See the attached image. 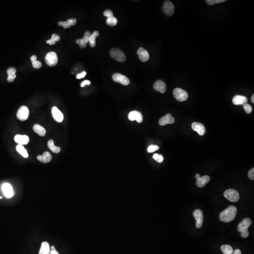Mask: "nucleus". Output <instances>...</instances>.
I'll return each instance as SVG.
<instances>
[{
  "instance_id": "obj_1",
  "label": "nucleus",
  "mask_w": 254,
  "mask_h": 254,
  "mask_svg": "<svg viewBox=\"0 0 254 254\" xmlns=\"http://www.w3.org/2000/svg\"><path fill=\"white\" fill-rule=\"evenodd\" d=\"M237 212L236 207L231 206L221 213L219 216L220 220L226 223L231 222L235 218Z\"/></svg>"
},
{
  "instance_id": "obj_2",
  "label": "nucleus",
  "mask_w": 254,
  "mask_h": 254,
  "mask_svg": "<svg viewBox=\"0 0 254 254\" xmlns=\"http://www.w3.org/2000/svg\"><path fill=\"white\" fill-rule=\"evenodd\" d=\"M252 221L248 218H246L241 222L238 227V231L241 233V236L243 238H246L249 235L248 227L251 225Z\"/></svg>"
},
{
  "instance_id": "obj_3",
  "label": "nucleus",
  "mask_w": 254,
  "mask_h": 254,
  "mask_svg": "<svg viewBox=\"0 0 254 254\" xmlns=\"http://www.w3.org/2000/svg\"><path fill=\"white\" fill-rule=\"evenodd\" d=\"M110 54L114 60L123 62L126 60V56L122 51L116 48H113L110 51Z\"/></svg>"
},
{
  "instance_id": "obj_4",
  "label": "nucleus",
  "mask_w": 254,
  "mask_h": 254,
  "mask_svg": "<svg viewBox=\"0 0 254 254\" xmlns=\"http://www.w3.org/2000/svg\"><path fill=\"white\" fill-rule=\"evenodd\" d=\"M224 196L231 202H235L238 201L239 195L238 192L234 189H228L224 193Z\"/></svg>"
},
{
  "instance_id": "obj_5",
  "label": "nucleus",
  "mask_w": 254,
  "mask_h": 254,
  "mask_svg": "<svg viewBox=\"0 0 254 254\" xmlns=\"http://www.w3.org/2000/svg\"><path fill=\"white\" fill-rule=\"evenodd\" d=\"M45 62L50 67L56 65L58 62V57L56 53L54 51L49 52L45 56Z\"/></svg>"
},
{
  "instance_id": "obj_6",
  "label": "nucleus",
  "mask_w": 254,
  "mask_h": 254,
  "mask_svg": "<svg viewBox=\"0 0 254 254\" xmlns=\"http://www.w3.org/2000/svg\"><path fill=\"white\" fill-rule=\"evenodd\" d=\"M173 95L177 100L180 102L184 101L187 99V93L185 90L180 88H176L173 90Z\"/></svg>"
},
{
  "instance_id": "obj_7",
  "label": "nucleus",
  "mask_w": 254,
  "mask_h": 254,
  "mask_svg": "<svg viewBox=\"0 0 254 254\" xmlns=\"http://www.w3.org/2000/svg\"><path fill=\"white\" fill-rule=\"evenodd\" d=\"M163 10L166 15L170 17L175 12V6L170 1H165L163 4Z\"/></svg>"
},
{
  "instance_id": "obj_8",
  "label": "nucleus",
  "mask_w": 254,
  "mask_h": 254,
  "mask_svg": "<svg viewBox=\"0 0 254 254\" xmlns=\"http://www.w3.org/2000/svg\"><path fill=\"white\" fill-rule=\"evenodd\" d=\"M29 115V111L26 106H21L17 113V118L21 121H26Z\"/></svg>"
},
{
  "instance_id": "obj_9",
  "label": "nucleus",
  "mask_w": 254,
  "mask_h": 254,
  "mask_svg": "<svg viewBox=\"0 0 254 254\" xmlns=\"http://www.w3.org/2000/svg\"><path fill=\"white\" fill-rule=\"evenodd\" d=\"M112 78L113 81L120 83L123 85H128L130 84V81L129 78L121 73H115L113 75Z\"/></svg>"
},
{
  "instance_id": "obj_10",
  "label": "nucleus",
  "mask_w": 254,
  "mask_h": 254,
  "mask_svg": "<svg viewBox=\"0 0 254 254\" xmlns=\"http://www.w3.org/2000/svg\"><path fill=\"white\" fill-rule=\"evenodd\" d=\"M91 35V32L89 31H87L85 33L83 37L81 39H77L76 41V43L79 44L80 47L83 49L86 47L87 43L89 42V37Z\"/></svg>"
},
{
  "instance_id": "obj_11",
  "label": "nucleus",
  "mask_w": 254,
  "mask_h": 254,
  "mask_svg": "<svg viewBox=\"0 0 254 254\" xmlns=\"http://www.w3.org/2000/svg\"><path fill=\"white\" fill-rule=\"evenodd\" d=\"M1 189L5 196L7 198H10L13 196V189L12 187L9 183H4L2 184Z\"/></svg>"
},
{
  "instance_id": "obj_12",
  "label": "nucleus",
  "mask_w": 254,
  "mask_h": 254,
  "mask_svg": "<svg viewBox=\"0 0 254 254\" xmlns=\"http://www.w3.org/2000/svg\"><path fill=\"white\" fill-rule=\"evenodd\" d=\"M193 214L196 221V227L198 228H201L203 224V214L202 211L200 209H196L194 210Z\"/></svg>"
},
{
  "instance_id": "obj_13",
  "label": "nucleus",
  "mask_w": 254,
  "mask_h": 254,
  "mask_svg": "<svg viewBox=\"0 0 254 254\" xmlns=\"http://www.w3.org/2000/svg\"><path fill=\"white\" fill-rule=\"evenodd\" d=\"M128 117L130 121L136 120L138 123H141L143 121L142 114L139 111H133L130 112Z\"/></svg>"
},
{
  "instance_id": "obj_14",
  "label": "nucleus",
  "mask_w": 254,
  "mask_h": 254,
  "mask_svg": "<svg viewBox=\"0 0 254 254\" xmlns=\"http://www.w3.org/2000/svg\"><path fill=\"white\" fill-rule=\"evenodd\" d=\"M52 116L56 122H62L64 120V115L62 112L56 106H54L51 110Z\"/></svg>"
},
{
  "instance_id": "obj_15",
  "label": "nucleus",
  "mask_w": 254,
  "mask_h": 254,
  "mask_svg": "<svg viewBox=\"0 0 254 254\" xmlns=\"http://www.w3.org/2000/svg\"><path fill=\"white\" fill-rule=\"evenodd\" d=\"M137 54L139 57V59L142 62H146L150 58V55L148 51L142 47L139 48L137 51Z\"/></svg>"
},
{
  "instance_id": "obj_16",
  "label": "nucleus",
  "mask_w": 254,
  "mask_h": 254,
  "mask_svg": "<svg viewBox=\"0 0 254 254\" xmlns=\"http://www.w3.org/2000/svg\"><path fill=\"white\" fill-rule=\"evenodd\" d=\"M154 89L157 91L160 92L161 93H164L166 92L167 86L166 83L160 80L156 81L154 84Z\"/></svg>"
},
{
  "instance_id": "obj_17",
  "label": "nucleus",
  "mask_w": 254,
  "mask_h": 254,
  "mask_svg": "<svg viewBox=\"0 0 254 254\" xmlns=\"http://www.w3.org/2000/svg\"><path fill=\"white\" fill-rule=\"evenodd\" d=\"M192 128L194 131H196L199 135H204L205 133V128L204 126L201 123L197 122H193L192 124Z\"/></svg>"
},
{
  "instance_id": "obj_18",
  "label": "nucleus",
  "mask_w": 254,
  "mask_h": 254,
  "mask_svg": "<svg viewBox=\"0 0 254 254\" xmlns=\"http://www.w3.org/2000/svg\"><path fill=\"white\" fill-rule=\"evenodd\" d=\"M175 122V119L171 116V115L169 113L166 114L164 116L160 119L159 121V124L160 125L164 126L167 124H173Z\"/></svg>"
},
{
  "instance_id": "obj_19",
  "label": "nucleus",
  "mask_w": 254,
  "mask_h": 254,
  "mask_svg": "<svg viewBox=\"0 0 254 254\" xmlns=\"http://www.w3.org/2000/svg\"><path fill=\"white\" fill-rule=\"evenodd\" d=\"M14 140L19 145H26L29 142V138L26 135H17L14 138Z\"/></svg>"
},
{
  "instance_id": "obj_20",
  "label": "nucleus",
  "mask_w": 254,
  "mask_h": 254,
  "mask_svg": "<svg viewBox=\"0 0 254 254\" xmlns=\"http://www.w3.org/2000/svg\"><path fill=\"white\" fill-rule=\"evenodd\" d=\"M247 98L241 95H236L233 98V103L235 105H244L247 103Z\"/></svg>"
},
{
  "instance_id": "obj_21",
  "label": "nucleus",
  "mask_w": 254,
  "mask_h": 254,
  "mask_svg": "<svg viewBox=\"0 0 254 254\" xmlns=\"http://www.w3.org/2000/svg\"><path fill=\"white\" fill-rule=\"evenodd\" d=\"M77 23V20L75 18H71L68 19L65 22L59 21L58 23L59 26H62L64 29L67 28H70L72 26H75Z\"/></svg>"
},
{
  "instance_id": "obj_22",
  "label": "nucleus",
  "mask_w": 254,
  "mask_h": 254,
  "mask_svg": "<svg viewBox=\"0 0 254 254\" xmlns=\"http://www.w3.org/2000/svg\"><path fill=\"white\" fill-rule=\"evenodd\" d=\"M38 160L44 163H47L52 160V156L48 152H46L42 155H38L37 157Z\"/></svg>"
},
{
  "instance_id": "obj_23",
  "label": "nucleus",
  "mask_w": 254,
  "mask_h": 254,
  "mask_svg": "<svg viewBox=\"0 0 254 254\" xmlns=\"http://www.w3.org/2000/svg\"><path fill=\"white\" fill-rule=\"evenodd\" d=\"M210 178L209 176H204L202 177H200L197 180L196 184L199 187L202 188L207 183L210 181Z\"/></svg>"
},
{
  "instance_id": "obj_24",
  "label": "nucleus",
  "mask_w": 254,
  "mask_h": 254,
  "mask_svg": "<svg viewBox=\"0 0 254 254\" xmlns=\"http://www.w3.org/2000/svg\"><path fill=\"white\" fill-rule=\"evenodd\" d=\"M17 72L16 68L14 67H10L7 70L8 77L7 81L9 83H12L14 81L16 77V73Z\"/></svg>"
},
{
  "instance_id": "obj_25",
  "label": "nucleus",
  "mask_w": 254,
  "mask_h": 254,
  "mask_svg": "<svg viewBox=\"0 0 254 254\" xmlns=\"http://www.w3.org/2000/svg\"><path fill=\"white\" fill-rule=\"evenodd\" d=\"M50 250L49 243L46 242H43L41 245L39 254H50Z\"/></svg>"
},
{
  "instance_id": "obj_26",
  "label": "nucleus",
  "mask_w": 254,
  "mask_h": 254,
  "mask_svg": "<svg viewBox=\"0 0 254 254\" xmlns=\"http://www.w3.org/2000/svg\"><path fill=\"white\" fill-rule=\"evenodd\" d=\"M33 130L35 133L42 137L45 136L46 133L45 129L39 124H35L33 127Z\"/></svg>"
},
{
  "instance_id": "obj_27",
  "label": "nucleus",
  "mask_w": 254,
  "mask_h": 254,
  "mask_svg": "<svg viewBox=\"0 0 254 254\" xmlns=\"http://www.w3.org/2000/svg\"><path fill=\"white\" fill-rule=\"evenodd\" d=\"M100 34V33L98 31H95L91 35H90L89 37V45L91 47L94 48L96 46V38L98 37Z\"/></svg>"
},
{
  "instance_id": "obj_28",
  "label": "nucleus",
  "mask_w": 254,
  "mask_h": 254,
  "mask_svg": "<svg viewBox=\"0 0 254 254\" xmlns=\"http://www.w3.org/2000/svg\"><path fill=\"white\" fill-rule=\"evenodd\" d=\"M48 146L52 152L55 154H58L61 151V149L59 147H57L55 146L54 141L53 140H50L48 141Z\"/></svg>"
},
{
  "instance_id": "obj_29",
  "label": "nucleus",
  "mask_w": 254,
  "mask_h": 254,
  "mask_svg": "<svg viewBox=\"0 0 254 254\" xmlns=\"http://www.w3.org/2000/svg\"><path fill=\"white\" fill-rule=\"evenodd\" d=\"M16 150L17 152L21 155L23 157L25 158H27L28 157V154L26 149H25L22 145H18L16 147Z\"/></svg>"
},
{
  "instance_id": "obj_30",
  "label": "nucleus",
  "mask_w": 254,
  "mask_h": 254,
  "mask_svg": "<svg viewBox=\"0 0 254 254\" xmlns=\"http://www.w3.org/2000/svg\"><path fill=\"white\" fill-rule=\"evenodd\" d=\"M31 61L32 62V66L35 69H39L42 67V63L40 61L37 60L36 55H33L31 57Z\"/></svg>"
},
{
  "instance_id": "obj_31",
  "label": "nucleus",
  "mask_w": 254,
  "mask_h": 254,
  "mask_svg": "<svg viewBox=\"0 0 254 254\" xmlns=\"http://www.w3.org/2000/svg\"><path fill=\"white\" fill-rule=\"evenodd\" d=\"M60 36L56 34H53L51 36V39L46 41V43L50 45H55L56 42H59L60 41Z\"/></svg>"
},
{
  "instance_id": "obj_32",
  "label": "nucleus",
  "mask_w": 254,
  "mask_h": 254,
  "mask_svg": "<svg viewBox=\"0 0 254 254\" xmlns=\"http://www.w3.org/2000/svg\"><path fill=\"white\" fill-rule=\"evenodd\" d=\"M221 250L224 254H233V248L231 246L228 245H224L222 246Z\"/></svg>"
},
{
  "instance_id": "obj_33",
  "label": "nucleus",
  "mask_w": 254,
  "mask_h": 254,
  "mask_svg": "<svg viewBox=\"0 0 254 254\" xmlns=\"http://www.w3.org/2000/svg\"><path fill=\"white\" fill-rule=\"evenodd\" d=\"M106 23L109 26H115L117 24V19L115 17H111L110 18H107Z\"/></svg>"
},
{
  "instance_id": "obj_34",
  "label": "nucleus",
  "mask_w": 254,
  "mask_h": 254,
  "mask_svg": "<svg viewBox=\"0 0 254 254\" xmlns=\"http://www.w3.org/2000/svg\"><path fill=\"white\" fill-rule=\"evenodd\" d=\"M226 1L225 0H206L205 1L209 5H212L215 4H221Z\"/></svg>"
},
{
  "instance_id": "obj_35",
  "label": "nucleus",
  "mask_w": 254,
  "mask_h": 254,
  "mask_svg": "<svg viewBox=\"0 0 254 254\" xmlns=\"http://www.w3.org/2000/svg\"><path fill=\"white\" fill-rule=\"evenodd\" d=\"M159 149V147L158 146H156V145H151V146H149L147 148V152L149 153H151V152L158 150Z\"/></svg>"
},
{
  "instance_id": "obj_36",
  "label": "nucleus",
  "mask_w": 254,
  "mask_h": 254,
  "mask_svg": "<svg viewBox=\"0 0 254 254\" xmlns=\"http://www.w3.org/2000/svg\"><path fill=\"white\" fill-rule=\"evenodd\" d=\"M153 158L155 160H156V162L159 163H162L163 160V157L162 155L158 154H154V155Z\"/></svg>"
},
{
  "instance_id": "obj_37",
  "label": "nucleus",
  "mask_w": 254,
  "mask_h": 254,
  "mask_svg": "<svg viewBox=\"0 0 254 254\" xmlns=\"http://www.w3.org/2000/svg\"><path fill=\"white\" fill-rule=\"evenodd\" d=\"M243 108H244V110L246 111L247 113H250L252 111V107L251 105H250L249 104H244L243 105Z\"/></svg>"
},
{
  "instance_id": "obj_38",
  "label": "nucleus",
  "mask_w": 254,
  "mask_h": 254,
  "mask_svg": "<svg viewBox=\"0 0 254 254\" xmlns=\"http://www.w3.org/2000/svg\"><path fill=\"white\" fill-rule=\"evenodd\" d=\"M104 15L105 17H107L108 18L113 17V14L112 10H106L104 11Z\"/></svg>"
},
{
  "instance_id": "obj_39",
  "label": "nucleus",
  "mask_w": 254,
  "mask_h": 254,
  "mask_svg": "<svg viewBox=\"0 0 254 254\" xmlns=\"http://www.w3.org/2000/svg\"><path fill=\"white\" fill-rule=\"evenodd\" d=\"M248 177L251 180L254 179V168L251 169L248 172Z\"/></svg>"
},
{
  "instance_id": "obj_40",
  "label": "nucleus",
  "mask_w": 254,
  "mask_h": 254,
  "mask_svg": "<svg viewBox=\"0 0 254 254\" xmlns=\"http://www.w3.org/2000/svg\"><path fill=\"white\" fill-rule=\"evenodd\" d=\"M50 254H59V253L56 250L55 247L54 246H52L51 247Z\"/></svg>"
},
{
  "instance_id": "obj_41",
  "label": "nucleus",
  "mask_w": 254,
  "mask_h": 254,
  "mask_svg": "<svg viewBox=\"0 0 254 254\" xmlns=\"http://www.w3.org/2000/svg\"><path fill=\"white\" fill-rule=\"evenodd\" d=\"M86 72H83L82 73L77 75V79H81V78H84L86 76Z\"/></svg>"
},
{
  "instance_id": "obj_42",
  "label": "nucleus",
  "mask_w": 254,
  "mask_h": 254,
  "mask_svg": "<svg viewBox=\"0 0 254 254\" xmlns=\"http://www.w3.org/2000/svg\"><path fill=\"white\" fill-rule=\"evenodd\" d=\"M90 84V81H89L86 80L83 81L82 83L81 84V87H83L85 86L86 85H89Z\"/></svg>"
},
{
  "instance_id": "obj_43",
  "label": "nucleus",
  "mask_w": 254,
  "mask_h": 254,
  "mask_svg": "<svg viewBox=\"0 0 254 254\" xmlns=\"http://www.w3.org/2000/svg\"><path fill=\"white\" fill-rule=\"evenodd\" d=\"M233 254H242L241 251L239 249H237L233 251Z\"/></svg>"
},
{
  "instance_id": "obj_44",
  "label": "nucleus",
  "mask_w": 254,
  "mask_h": 254,
  "mask_svg": "<svg viewBox=\"0 0 254 254\" xmlns=\"http://www.w3.org/2000/svg\"><path fill=\"white\" fill-rule=\"evenodd\" d=\"M195 178L197 179H199V178L201 177V176H200V174H196L195 176Z\"/></svg>"
},
{
  "instance_id": "obj_45",
  "label": "nucleus",
  "mask_w": 254,
  "mask_h": 254,
  "mask_svg": "<svg viewBox=\"0 0 254 254\" xmlns=\"http://www.w3.org/2000/svg\"><path fill=\"white\" fill-rule=\"evenodd\" d=\"M251 101H252V103H254V95L253 94L252 95V97H251Z\"/></svg>"
},
{
  "instance_id": "obj_46",
  "label": "nucleus",
  "mask_w": 254,
  "mask_h": 254,
  "mask_svg": "<svg viewBox=\"0 0 254 254\" xmlns=\"http://www.w3.org/2000/svg\"><path fill=\"white\" fill-rule=\"evenodd\" d=\"M2 198V197L0 196V199H1Z\"/></svg>"
}]
</instances>
